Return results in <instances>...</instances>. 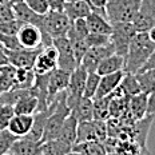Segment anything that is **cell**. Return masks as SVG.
<instances>
[{
	"label": "cell",
	"mask_w": 155,
	"mask_h": 155,
	"mask_svg": "<svg viewBox=\"0 0 155 155\" xmlns=\"http://www.w3.org/2000/svg\"><path fill=\"white\" fill-rule=\"evenodd\" d=\"M142 0H108L106 14L110 23H132Z\"/></svg>",
	"instance_id": "3957f363"
},
{
	"label": "cell",
	"mask_w": 155,
	"mask_h": 155,
	"mask_svg": "<svg viewBox=\"0 0 155 155\" xmlns=\"http://www.w3.org/2000/svg\"><path fill=\"white\" fill-rule=\"evenodd\" d=\"M55 104H56V99H54V101L51 102V104L48 106L46 110L38 111L36 114L34 115V124H32L31 131L25 135V138H28V139H31V140H35V142H41L47 119H48V116L51 115V112L54 111Z\"/></svg>",
	"instance_id": "5bb4252c"
},
{
	"label": "cell",
	"mask_w": 155,
	"mask_h": 155,
	"mask_svg": "<svg viewBox=\"0 0 155 155\" xmlns=\"http://www.w3.org/2000/svg\"><path fill=\"white\" fill-rule=\"evenodd\" d=\"M137 32H148L155 25V0H142L137 16L132 20Z\"/></svg>",
	"instance_id": "ba28073f"
},
{
	"label": "cell",
	"mask_w": 155,
	"mask_h": 155,
	"mask_svg": "<svg viewBox=\"0 0 155 155\" xmlns=\"http://www.w3.org/2000/svg\"><path fill=\"white\" fill-rule=\"evenodd\" d=\"M111 54H114V48H112L111 43L108 46H103V47H91L88 48V51L83 56L80 66L87 72H96V68L101 64V62Z\"/></svg>",
	"instance_id": "30bf717a"
},
{
	"label": "cell",
	"mask_w": 155,
	"mask_h": 155,
	"mask_svg": "<svg viewBox=\"0 0 155 155\" xmlns=\"http://www.w3.org/2000/svg\"><path fill=\"white\" fill-rule=\"evenodd\" d=\"M64 12L71 21H75L78 19H86L92 12V7L87 0H75V2L66 3Z\"/></svg>",
	"instance_id": "d6986e66"
},
{
	"label": "cell",
	"mask_w": 155,
	"mask_h": 155,
	"mask_svg": "<svg viewBox=\"0 0 155 155\" xmlns=\"http://www.w3.org/2000/svg\"><path fill=\"white\" fill-rule=\"evenodd\" d=\"M67 155H79V154L75 153V151H71V153H70V154H67Z\"/></svg>",
	"instance_id": "681fc988"
},
{
	"label": "cell",
	"mask_w": 155,
	"mask_h": 155,
	"mask_svg": "<svg viewBox=\"0 0 155 155\" xmlns=\"http://www.w3.org/2000/svg\"><path fill=\"white\" fill-rule=\"evenodd\" d=\"M135 34H137V30L132 23H112L110 43L114 48V54L126 56Z\"/></svg>",
	"instance_id": "277c9868"
},
{
	"label": "cell",
	"mask_w": 155,
	"mask_h": 155,
	"mask_svg": "<svg viewBox=\"0 0 155 155\" xmlns=\"http://www.w3.org/2000/svg\"><path fill=\"white\" fill-rule=\"evenodd\" d=\"M108 137L107 124L104 120L92 119L90 122H82L78 126L76 143L82 142H104Z\"/></svg>",
	"instance_id": "5b68a950"
},
{
	"label": "cell",
	"mask_w": 155,
	"mask_h": 155,
	"mask_svg": "<svg viewBox=\"0 0 155 155\" xmlns=\"http://www.w3.org/2000/svg\"><path fill=\"white\" fill-rule=\"evenodd\" d=\"M16 36H18L23 48H28V50L44 48L43 32H41V30L39 27H36V25L23 24Z\"/></svg>",
	"instance_id": "9c48e42d"
},
{
	"label": "cell",
	"mask_w": 155,
	"mask_h": 155,
	"mask_svg": "<svg viewBox=\"0 0 155 155\" xmlns=\"http://www.w3.org/2000/svg\"><path fill=\"white\" fill-rule=\"evenodd\" d=\"M0 47H2V46H0Z\"/></svg>",
	"instance_id": "11a10c76"
},
{
	"label": "cell",
	"mask_w": 155,
	"mask_h": 155,
	"mask_svg": "<svg viewBox=\"0 0 155 155\" xmlns=\"http://www.w3.org/2000/svg\"><path fill=\"white\" fill-rule=\"evenodd\" d=\"M23 25L21 21H19L18 19H12L8 21H3L0 23V34L4 35H18L20 27Z\"/></svg>",
	"instance_id": "ab89813d"
},
{
	"label": "cell",
	"mask_w": 155,
	"mask_h": 155,
	"mask_svg": "<svg viewBox=\"0 0 155 155\" xmlns=\"http://www.w3.org/2000/svg\"><path fill=\"white\" fill-rule=\"evenodd\" d=\"M101 75L98 72H88L86 79V86H84V92H83V96L90 99L95 98V94L98 91L99 87V82H101Z\"/></svg>",
	"instance_id": "836d02e7"
},
{
	"label": "cell",
	"mask_w": 155,
	"mask_h": 155,
	"mask_svg": "<svg viewBox=\"0 0 155 155\" xmlns=\"http://www.w3.org/2000/svg\"><path fill=\"white\" fill-rule=\"evenodd\" d=\"M139 83L140 91L146 95H150L155 91V70H142L135 74Z\"/></svg>",
	"instance_id": "f1b7e54d"
},
{
	"label": "cell",
	"mask_w": 155,
	"mask_h": 155,
	"mask_svg": "<svg viewBox=\"0 0 155 155\" xmlns=\"http://www.w3.org/2000/svg\"><path fill=\"white\" fill-rule=\"evenodd\" d=\"M72 144H68L60 139H52L41 143L40 153L47 155H67L72 151Z\"/></svg>",
	"instance_id": "484cf974"
},
{
	"label": "cell",
	"mask_w": 155,
	"mask_h": 155,
	"mask_svg": "<svg viewBox=\"0 0 155 155\" xmlns=\"http://www.w3.org/2000/svg\"><path fill=\"white\" fill-rule=\"evenodd\" d=\"M50 11H64L66 0H47Z\"/></svg>",
	"instance_id": "7bdbcfd3"
},
{
	"label": "cell",
	"mask_w": 155,
	"mask_h": 155,
	"mask_svg": "<svg viewBox=\"0 0 155 155\" xmlns=\"http://www.w3.org/2000/svg\"><path fill=\"white\" fill-rule=\"evenodd\" d=\"M87 75H88V72H87L82 66H78L76 68L71 72L70 83L66 90L67 104H68L70 108H72L76 104V102L83 96Z\"/></svg>",
	"instance_id": "52a82bcc"
},
{
	"label": "cell",
	"mask_w": 155,
	"mask_h": 155,
	"mask_svg": "<svg viewBox=\"0 0 155 155\" xmlns=\"http://www.w3.org/2000/svg\"><path fill=\"white\" fill-rule=\"evenodd\" d=\"M52 46L58 50V68L72 72L79 64L74 55L71 41L67 36L52 39Z\"/></svg>",
	"instance_id": "8992f818"
},
{
	"label": "cell",
	"mask_w": 155,
	"mask_h": 155,
	"mask_svg": "<svg viewBox=\"0 0 155 155\" xmlns=\"http://www.w3.org/2000/svg\"><path fill=\"white\" fill-rule=\"evenodd\" d=\"M154 50L155 43L150 39L148 32H137L124 56V72L137 74L140 71Z\"/></svg>",
	"instance_id": "6da1fadb"
},
{
	"label": "cell",
	"mask_w": 155,
	"mask_h": 155,
	"mask_svg": "<svg viewBox=\"0 0 155 155\" xmlns=\"http://www.w3.org/2000/svg\"><path fill=\"white\" fill-rule=\"evenodd\" d=\"M18 139V137H15L9 130H3L0 131V154H7L11 150L12 144L15 143V140Z\"/></svg>",
	"instance_id": "74e56055"
},
{
	"label": "cell",
	"mask_w": 155,
	"mask_h": 155,
	"mask_svg": "<svg viewBox=\"0 0 155 155\" xmlns=\"http://www.w3.org/2000/svg\"><path fill=\"white\" fill-rule=\"evenodd\" d=\"M0 46H2V48H4L5 51H16L23 48L16 35L0 34Z\"/></svg>",
	"instance_id": "8d00e7d4"
},
{
	"label": "cell",
	"mask_w": 155,
	"mask_h": 155,
	"mask_svg": "<svg viewBox=\"0 0 155 155\" xmlns=\"http://www.w3.org/2000/svg\"><path fill=\"white\" fill-rule=\"evenodd\" d=\"M0 155H12L11 153H7V154H0Z\"/></svg>",
	"instance_id": "f907efd6"
},
{
	"label": "cell",
	"mask_w": 155,
	"mask_h": 155,
	"mask_svg": "<svg viewBox=\"0 0 155 155\" xmlns=\"http://www.w3.org/2000/svg\"><path fill=\"white\" fill-rule=\"evenodd\" d=\"M7 64H9L8 56H7V54H5L4 48L0 47V67H2V66H7Z\"/></svg>",
	"instance_id": "bcb514c9"
},
{
	"label": "cell",
	"mask_w": 155,
	"mask_h": 155,
	"mask_svg": "<svg viewBox=\"0 0 155 155\" xmlns=\"http://www.w3.org/2000/svg\"><path fill=\"white\" fill-rule=\"evenodd\" d=\"M86 23L88 25L90 32L94 34H103V35H110L112 30V24L108 21L107 18L103 15L98 14V12H91L86 18Z\"/></svg>",
	"instance_id": "cb8c5ba5"
},
{
	"label": "cell",
	"mask_w": 155,
	"mask_h": 155,
	"mask_svg": "<svg viewBox=\"0 0 155 155\" xmlns=\"http://www.w3.org/2000/svg\"><path fill=\"white\" fill-rule=\"evenodd\" d=\"M32 124H34V115H18L12 118V120L9 122L8 130L9 132L15 135L18 138H23L28 132L31 131Z\"/></svg>",
	"instance_id": "ffe728a7"
},
{
	"label": "cell",
	"mask_w": 155,
	"mask_h": 155,
	"mask_svg": "<svg viewBox=\"0 0 155 155\" xmlns=\"http://www.w3.org/2000/svg\"><path fill=\"white\" fill-rule=\"evenodd\" d=\"M40 51L41 48H38V50L20 48L16 51H5V54L8 56L9 64H12L16 68H34V64Z\"/></svg>",
	"instance_id": "7c38bea8"
},
{
	"label": "cell",
	"mask_w": 155,
	"mask_h": 155,
	"mask_svg": "<svg viewBox=\"0 0 155 155\" xmlns=\"http://www.w3.org/2000/svg\"><path fill=\"white\" fill-rule=\"evenodd\" d=\"M146 111H147V95L146 94L140 92L128 99L127 115L131 119H134L135 122L143 119L146 116Z\"/></svg>",
	"instance_id": "44dd1931"
},
{
	"label": "cell",
	"mask_w": 155,
	"mask_h": 155,
	"mask_svg": "<svg viewBox=\"0 0 155 155\" xmlns=\"http://www.w3.org/2000/svg\"><path fill=\"white\" fill-rule=\"evenodd\" d=\"M15 74H16V67H14L12 64L0 67V94L15 88V83H16Z\"/></svg>",
	"instance_id": "83f0119b"
},
{
	"label": "cell",
	"mask_w": 155,
	"mask_h": 155,
	"mask_svg": "<svg viewBox=\"0 0 155 155\" xmlns=\"http://www.w3.org/2000/svg\"><path fill=\"white\" fill-rule=\"evenodd\" d=\"M78 126L79 122L74 118L72 115L67 116V119L64 120V123L60 128V132L58 135L56 139H60L68 144H76V139H78Z\"/></svg>",
	"instance_id": "d4e9b609"
},
{
	"label": "cell",
	"mask_w": 155,
	"mask_h": 155,
	"mask_svg": "<svg viewBox=\"0 0 155 155\" xmlns=\"http://www.w3.org/2000/svg\"><path fill=\"white\" fill-rule=\"evenodd\" d=\"M58 68V50L54 46L41 48L34 64L35 74H50Z\"/></svg>",
	"instance_id": "8fae6325"
},
{
	"label": "cell",
	"mask_w": 155,
	"mask_h": 155,
	"mask_svg": "<svg viewBox=\"0 0 155 155\" xmlns=\"http://www.w3.org/2000/svg\"><path fill=\"white\" fill-rule=\"evenodd\" d=\"M14 12H15V19H18V20L21 21L23 24L36 25L40 30L43 28L44 15H39L36 12H34L24 2L14 4Z\"/></svg>",
	"instance_id": "9a60e30c"
},
{
	"label": "cell",
	"mask_w": 155,
	"mask_h": 155,
	"mask_svg": "<svg viewBox=\"0 0 155 155\" xmlns=\"http://www.w3.org/2000/svg\"><path fill=\"white\" fill-rule=\"evenodd\" d=\"M119 87L123 90V92L128 96V98L135 96V95H138V94L142 92L135 74H124V76H123V79H122L120 86Z\"/></svg>",
	"instance_id": "4dcf8cb0"
},
{
	"label": "cell",
	"mask_w": 155,
	"mask_h": 155,
	"mask_svg": "<svg viewBox=\"0 0 155 155\" xmlns=\"http://www.w3.org/2000/svg\"><path fill=\"white\" fill-rule=\"evenodd\" d=\"M88 34H90V30H88V25L86 23V19H78V20L72 21L68 34H67V38L68 39H86Z\"/></svg>",
	"instance_id": "d6a6232c"
},
{
	"label": "cell",
	"mask_w": 155,
	"mask_h": 155,
	"mask_svg": "<svg viewBox=\"0 0 155 155\" xmlns=\"http://www.w3.org/2000/svg\"><path fill=\"white\" fill-rule=\"evenodd\" d=\"M119 71H124V56L116 54H111L107 58H104L96 68V72L101 76L119 72Z\"/></svg>",
	"instance_id": "7402d4cb"
},
{
	"label": "cell",
	"mask_w": 155,
	"mask_h": 155,
	"mask_svg": "<svg viewBox=\"0 0 155 155\" xmlns=\"http://www.w3.org/2000/svg\"><path fill=\"white\" fill-rule=\"evenodd\" d=\"M41 142H35L28 138H18L12 144L9 153L12 155H38L40 153Z\"/></svg>",
	"instance_id": "603a6c76"
},
{
	"label": "cell",
	"mask_w": 155,
	"mask_h": 155,
	"mask_svg": "<svg viewBox=\"0 0 155 155\" xmlns=\"http://www.w3.org/2000/svg\"><path fill=\"white\" fill-rule=\"evenodd\" d=\"M15 116V110L12 104H5V103H0V131L7 130L9 122Z\"/></svg>",
	"instance_id": "e575fe53"
},
{
	"label": "cell",
	"mask_w": 155,
	"mask_h": 155,
	"mask_svg": "<svg viewBox=\"0 0 155 155\" xmlns=\"http://www.w3.org/2000/svg\"><path fill=\"white\" fill-rule=\"evenodd\" d=\"M72 151L79 155H107L104 143L102 142H82L74 144Z\"/></svg>",
	"instance_id": "4316f807"
},
{
	"label": "cell",
	"mask_w": 155,
	"mask_h": 155,
	"mask_svg": "<svg viewBox=\"0 0 155 155\" xmlns=\"http://www.w3.org/2000/svg\"><path fill=\"white\" fill-rule=\"evenodd\" d=\"M148 35H150V39H151V40H153L154 43H155V25H154L153 28H151L150 31H148Z\"/></svg>",
	"instance_id": "7dc6e473"
},
{
	"label": "cell",
	"mask_w": 155,
	"mask_h": 155,
	"mask_svg": "<svg viewBox=\"0 0 155 155\" xmlns=\"http://www.w3.org/2000/svg\"><path fill=\"white\" fill-rule=\"evenodd\" d=\"M16 83L15 88L19 90H31L35 82V71L34 68H16Z\"/></svg>",
	"instance_id": "f546056e"
},
{
	"label": "cell",
	"mask_w": 155,
	"mask_h": 155,
	"mask_svg": "<svg viewBox=\"0 0 155 155\" xmlns=\"http://www.w3.org/2000/svg\"><path fill=\"white\" fill-rule=\"evenodd\" d=\"M71 46H72L74 50V55L76 58V62L80 66V62H82L83 56L86 55V52L88 51V44H87L86 39H70Z\"/></svg>",
	"instance_id": "d590c367"
},
{
	"label": "cell",
	"mask_w": 155,
	"mask_h": 155,
	"mask_svg": "<svg viewBox=\"0 0 155 155\" xmlns=\"http://www.w3.org/2000/svg\"><path fill=\"white\" fill-rule=\"evenodd\" d=\"M71 115L76 119L79 123L90 122L94 119V101L86 96H82L76 104L71 108Z\"/></svg>",
	"instance_id": "e0dca14e"
},
{
	"label": "cell",
	"mask_w": 155,
	"mask_h": 155,
	"mask_svg": "<svg viewBox=\"0 0 155 155\" xmlns=\"http://www.w3.org/2000/svg\"><path fill=\"white\" fill-rule=\"evenodd\" d=\"M72 21L64 11H48L44 15V24L41 28L44 38V47L52 46V39L67 36Z\"/></svg>",
	"instance_id": "7a4b0ae2"
},
{
	"label": "cell",
	"mask_w": 155,
	"mask_h": 155,
	"mask_svg": "<svg viewBox=\"0 0 155 155\" xmlns=\"http://www.w3.org/2000/svg\"><path fill=\"white\" fill-rule=\"evenodd\" d=\"M124 71H119V72L114 74H108V75H103L101 78V82H99L98 91L95 94V98L94 99H99V98H106L110 96L112 92L120 86V82L124 76Z\"/></svg>",
	"instance_id": "2e32d148"
},
{
	"label": "cell",
	"mask_w": 155,
	"mask_h": 155,
	"mask_svg": "<svg viewBox=\"0 0 155 155\" xmlns=\"http://www.w3.org/2000/svg\"><path fill=\"white\" fill-rule=\"evenodd\" d=\"M5 2H8V3H11L12 5L16 4V3H20V2H24V0H5Z\"/></svg>",
	"instance_id": "c3c4849f"
},
{
	"label": "cell",
	"mask_w": 155,
	"mask_h": 155,
	"mask_svg": "<svg viewBox=\"0 0 155 155\" xmlns=\"http://www.w3.org/2000/svg\"><path fill=\"white\" fill-rule=\"evenodd\" d=\"M146 115H154L155 116V91L147 95V111Z\"/></svg>",
	"instance_id": "ee69618b"
},
{
	"label": "cell",
	"mask_w": 155,
	"mask_h": 155,
	"mask_svg": "<svg viewBox=\"0 0 155 155\" xmlns=\"http://www.w3.org/2000/svg\"><path fill=\"white\" fill-rule=\"evenodd\" d=\"M68 2H75V0H66V3H68Z\"/></svg>",
	"instance_id": "816d5d0a"
},
{
	"label": "cell",
	"mask_w": 155,
	"mask_h": 155,
	"mask_svg": "<svg viewBox=\"0 0 155 155\" xmlns=\"http://www.w3.org/2000/svg\"><path fill=\"white\" fill-rule=\"evenodd\" d=\"M24 3L39 15H46L50 11V5H48L47 0H24Z\"/></svg>",
	"instance_id": "60d3db41"
},
{
	"label": "cell",
	"mask_w": 155,
	"mask_h": 155,
	"mask_svg": "<svg viewBox=\"0 0 155 155\" xmlns=\"http://www.w3.org/2000/svg\"><path fill=\"white\" fill-rule=\"evenodd\" d=\"M86 41L88 47H103L110 44V35H103V34H94L90 32L86 38Z\"/></svg>",
	"instance_id": "f35d334b"
},
{
	"label": "cell",
	"mask_w": 155,
	"mask_h": 155,
	"mask_svg": "<svg viewBox=\"0 0 155 155\" xmlns=\"http://www.w3.org/2000/svg\"><path fill=\"white\" fill-rule=\"evenodd\" d=\"M14 110L15 114L18 115H35L39 110V101L28 90L24 95L18 99V102L14 104Z\"/></svg>",
	"instance_id": "ac0fdd59"
},
{
	"label": "cell",
	"mask_w": 155,
	"mask_h": 155,
	"mask_svg": "<svg viewBox=\"0 0 155 155\" xmlns=\"http://www.w3.org/2000/svg\"><path fill=\"white\" fill-rule=\"evenodd\" d=\"M2 2H5V0H0V3H2Z\"/></svg>",
	"instance_id": "db71d44e"
},
{
	"label": "cell",
	"mask_w": 155,
	"mask_h": 155,
	"mask_svg": "<svg viewBox=\"0 0 155 155\" xmlns=\"http://www.w3.org/2000/svg\"><path fill=\"white\" fill-rule=\"evenodd\" d=\"M12 19H15L14 5L8 2H2L0 3V23L12 20Z\"/></svg>",
	"instance_id": "b9f144b4"
},
{
	"label": "cell",
	"mask_w": 155,
	"mask_h": 155,
	"mask_svg": "<svg viewBox=\"0 0 155 155\" xmlns=\"http://www.w3.org/2000/svg\"><path fill=\"white\" fill-rule=\"evenodd\" d=\"M92 101H94V119L106 120L110 116V102H111V98L106 96V98L92 99Z\"/></svg>",
	"instance_id": "1f68e13d"
},
{
	"label": "cell",
	"mask_w": 155,
	"mask_h": 155,
	"mask_svg": "<svg viewBox=\"0 0 155 155\" xmlns=\"http://www.w3.org/2000/svg\"><path fill=\"white\" fill-rule=\"evenodd\" d=\"M142 70H155V50H154V52L150 55V58L147 59V62L144 63V66L142 67Z\"/></svg>",
	"instance_id": "f6af8a7d"
},
{
	"label": "cell",
	"mask_w": 155,
	"mask_h": 155,
	"mask_svg": "<svg viewBox=\"0 0 155 155\" xmlns=\"http://www.w3.org/2000/svg\"><path fill=\"white\" fill-rule=\"evenodd\" d=\"M70 76L71 72L60 68L54 70L50 74V79H48V101L50 103L56 98L58 94L67 90L70 83Z\"/></svg>",
	"instance_id": "4fadbf2b"
},
{
	"label": "cell",
	"mask_w": 155,
	"mask_h": 155,
	"mask_svg": "<svg viewBox=\"0 0 155 155\" xmlns=\"http://www.w3.org/2000/svg\"><path fill=\"white\" fill-rule=\"evenodd\" d=\"M38 155H47V154H43V153H39Z\"/></svg>",
	"instance_id": "f5cc1de1"
}]
</instances>
